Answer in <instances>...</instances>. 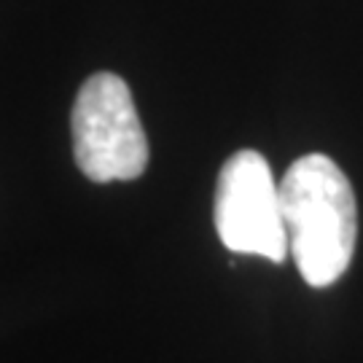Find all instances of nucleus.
Wrapping results in <instances>:
<instances>
[{
    "instance_id": "f03ea898",
    "label": "nucleus",
    "mask_w": 363,
    "mask_h": 363,
    "mask_svg": "<svg viewBox=\"0 0 363 363\" xmlns=\"http://www.w3.org/2000/svg\"><path fill=\"white\" fill-rule=\"evenodd\" d=\"M73 154L94 183L135 181L148 164V140L124 78L94 73L73 105Z\"/></svg>"
},
{
    "instance_id": "f257e3e1",
    "label": "nucleus",
    "mask_w": 363,
    "mask_h": 363,
    "mask_svg": "<svg viewBox=\"0 0 363 363\" xmlns=\"http://www.w3.org/2000/svg\"><path fill=\"white\" fill-rule=\"evenodd\" d=\"M288 250L312 288L347 272L358 237V205L347 175L325 154L296 159L280 181Z\"/></svg>"
},
{
    "instance_id": "7ed1b4c3",
    "label": "nucleus",
    "mask_w": 363,
    "mask_h": 363,
    "mask_svg": "<svg viewBox=\"0 0 363 363\" xmlns=\"http://www.w3.org/2000/svg\"><path fill=\"white\" fill-rule=\"evenodd\" d=\"M213 220L220 242L232 253L261 256L274 264L291 256L280 186L267 159L253 148L237 151L220 167Z\"/></svg>"
}]
</instances>
